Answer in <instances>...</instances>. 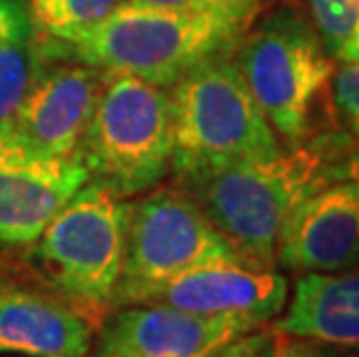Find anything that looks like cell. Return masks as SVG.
<instances>
[{
	"instance_id": "obj_2",
	"label": "cell",
	"mask_w": 359,
	"mask_h": 357,
	"mask_svg": "<svg viewBox=\"0 0 359 357\" xmlns=\"http://www.w3.org/2000/svg\"><path fill=\"white\" fill-rule=\"evenodd\" d=\"M350 149L341 135L292 144L276 156L236 163L179 179L211 225L250 267H276V241L285 218L304 197L334 184V163Z\"/></svg>"
},
{
	"instance_id": "obj_13",
	"label": "cell",
	"mask_w": 359,
	"mask_h": 357,
	"mask_svg": "<svg viewBox=\"0 0 359 357\" xmlns=\"http://www.w3.org/2000/svg\"><path fill=\"white\" fill-rule=\"evenodd\" d=\"M95 328L51 290L0 281V355L88 357Z\"/></svg>"
},
{
	"instance_id": "obj_21",
	"label": "cell",
	"mask_w": 359,
	"mask_h": 357,
	"mask_svg": "<svg viewBox=\"0 0 359 357\" xmlns=\"http://www.w3.org/2000/svg\"><path fill=\"white\" fill-rule=\"evenodd\" d=\"M271 341L273 332L259 328L232 341L230 346H225L223 351L213 357H271Z\"/></svg>"
},
{
	"instance_id": "obj_20",
	"label": "cell",
	"mask_w": 359,
	"mask_h": 357,
	"mask_svg": "<svg viewBox=\"0 0 359 357\" xmlns=\"http://www.w3.org/2000/svg\"><path fill=\"white\" fill-rule=\"evenodd\" d=\"M30 30L26 7L19 0H0V56Z\"/></svg>"
},
{
	"instance_id": "obj_7",
	"label": "cell",
	"mask_w": 359,
	"mask_h": 357,
	"mask_svg": "<svg viewBox=\"0 0 359 357\" xmlns=\"http://www.w3.org/2000/svg\"><path fill=\"white\" fill-rule=\"evenodd\" d=\"M213 262H241L195 200L177 186L128 202L123 267L114 309L144 304L170 278Z\"/></svg>"
},
{
	"instance_id": "obj_17",
	"label": "cell",
	"mask_w": 359,
	"mask_h": 357,
	"mask_svg": "<svg viewBox=\"0 0 359 357\" xmlns=\"http://www.w3.org/2000/svg\"><path fill=\"white\" fill-rule=\"evenodd\" d=\"M37 40L33 28L0 56V123L12 116L37 74Z\"/></svg>"
},
{
	"instance_id": "obj_12",
	"label": "cell",
	"mask_w": 359,
	"mask_h": 357,
	"mask_svg": "<svg viewBox=\"0 0 359 357\" xmlns=\"http://www.w3.org/2000/svg\"><path fill=\"white\" fill-rule=\"evenodd\" d=\"M88 181L79 154L35 158L0 147V248L33 246Z\"/></svg>"
},
{
	"instance_id": "obj_23",
	"label": "cell",
	"mask_w": 359,
	"mask_h": 357,
	"mask_svg": "<svg viewBox=\"0 0 359 357\" xmlns=\"http://www.w3.org/2000/svg\"><path fill=\"white\" fill-rule=\"evenodd\" d=\"M130 3H142V5H181V3H190V0H130Z\"/></svg>"
},
{
	"instance_id": "obj_1",
	"label": "cell",
	"mask_w": 359,
	"mask_h": 357,
	"mask_svg": "<svg viewBox=\"0 0 359 357\" xmlns=\"http://www.w3.org/2000/svg\"><path fill=\"white\" fill-rule=\"evenodd\" d=\"M266 0H190L181 5L121 3L70 42L37 40L40 56L90 65L170 88L213 56L234 54Z\"/></svg>"
},
{
	"instance_id": "obj_6",
	"label": "cell",
	"mask_w": 359,
	"mask_h": 357,
	"mask_svg": "<svg viewBox=\"0 0 359 357\" xmlns=\"http://www.w3.org/2000/svg\"><path fill=\"white\" fill-rule=\"evenodd\" d=\"M232 56L273 133L299 144L336 70L313 21L292 7L259 14Z\"/></svg>"
},
{
	"instance_id": "obj_22",
	"label": "cell",
	"mask_w": 359,
	"mask_h": 357,
	"mask_svg": "<svg viewBox=\"0 0 359 357\" xmlns=\"http://www.w3.org/2000/svg\"><path fill=\"white\" fill-rule=\"evenodd\" d=\"M334 181H357L359 184V151L350 147L334 163Z\"/></svg>"
},
{
	"instance_id": "obj_9",
	"label": "cell",
	"mask_w": 359,
	"mask_h": 357,
	"mask_svg": "<svg viewBox=\"0 0 359 357\" xmlns=\"http://www.w3.org/2000/svg\"><path fill=\"white\" fill-rule=\"evenodd\" d=\"M255 330L241 321L204 318L163 304H130L104 316L88 357H213Z\"/></svg>"
},
{
	"instance_id": "obj_15",
	"label": "cell",
	"mask_w": 359,
	"mask_h": 357,
	"mask_svg": "<svg viewBox=\"0 0 359 357\" xmlns=\"http://www.w3.org/2000/svg\"><path fill=\"white\" fill-rule=\"evenodd\" d=\"M123 0H28V21L37 40L70 42L97 26Z\"/></svg>"
},
{
	"instance_id": "obj_24",
	"label": "cell",
	"mask_w": 359,
	"mask_h": 357,
	"mask_svg": "<svg viewBox=\"0 0 359 357\" xmlns=\"http://www.w3.org/2000/svg\"><path fill=\"white\" fill-rule=\"evenodd\" d=\"M0 357H10V355H0Z\"/></svg>"
},
{
	"instance_id": "obj_4",
	"label": "cell",
	"mask_w": 359,
	"mask_h": 357,
	"mask_svg": "<svg viewBox=\"0 0 359 357\" xmlns=\"http://www.w3.org/2000/svg\"><path fill=\"white\" fill-rule=\"evenodd\" d=\"M126 209L128 202L88 181L44 227L28 255L49 290L95 330L114 309L123 267Z\"/></svg>"
},
{
	"instance_id": "obj_8",
	"label": "cell",
	"mask_w": 359,
	"mask_h": 357,
	"mask_svg": "<svg viewBox=\"0 0 359 357\" xmlns=\"http://www.w3.org/2000/svg\"><path fill=\"white\" fill-rule=\"evenodd\" d=\"M104 70L72 63L37 72L12 116L0 123V147L35 158H67L79 149Z\"/></svg>"
},
{
	"instance_id": "obj_5",
	"label": "cell",
	"mask_w": 359,
	"mask_h": 357,
	"mask_svg": "<svg viewBox=\"0 0 359 357\" xmlns=\"http://www.w3.org/2000/svg\"><path fill=\"white\" fill-rule=\"evenodd\" d=\"M77 154L90 181L121 200L154 191L172 172L167 90L126 72H104Z\"/></svg>"
},
{
	"instance_id": "obj_11",
	"label": "cell",
	"mask_w": 359,
	"mask_h": 357,
	"mask_svg": "<svg viewBox=\"0 0 359 357\" xmlns=\"http://www.w3.org/2000/svg\"><path fill=\"white\" fill-rule=\"evenodd\" d=\"M276 264L297 274L359 264L357 181H334L290 211L278 232Z\"/></svg>"
},
{
	"instance_id": "obj_16",
	"label": "cell",
	"mask_w": 359,
	"mask_h": 357,
	"mask_svg": "<svg viewBox=\"0 0 359 357\" xmlns=\"http://www.w3.org/2000/svg\"><path fill=\"white\" fill-rule=\"evenodd\" d=\"M313 26L334 63L359 60V0H306Z\"/></svg>"
},
{
	"instance_id": "obj_3",
	"label": "cell",
	"mask_w": 359,
	"mask_h": 357,
	"mask_svg": "<svg viewBox=\"0 0 359 357\" xmlns=\"http://www.w3.org/2000/svg\"><path fill=\"white\" fill-rule=\"evenodd\" d=\"M167 95L177 181L276 156L283 149L232 54L195 65L172 83Z\"/></svg>"
},
{
	"instance_id": "obj_18",
	"label": "cell",
	"mask_w": 359,
	"mask_h": 357,
	"mask_svg": "<svg viewBox=\"0 0 359 357\" xmlns=\"http://www.w3.org/2000/svg\"><path fill=\"white\" fill-rule=\"evenodd\" d=\"M332 93L343 123L359 140V60L341 63L339 70H334Z\"/></svg>"
},
{
	"instance_id": "obj_19",
	"label": "cell",
	"mask_w": 359,
	"mask_h": 357,
	"mask_svg": "<svg viewBox=\"0 0 359 357\" xmlns=\"http://www.w3.org/2000/svg\"><path fill=\"white\" fill-rule=\"evenodd\" d=\"M271 357H357V355L341 351V348L320 344V341H313V339L273 332Z\"/></svg>"
},
{
	"instance_id": "obj_14",
	"label": "cell",
	"mask_w": 359,
	"mask_h": 357,
	"mask_svg": "<svg viewBox=\"0 0 359 357\" xmlns=\"http://www.w3.org/2000/svg\"><path fill=\"white\" fill-rule=\"evenodd\" d=\"M269 330L359 355V264L299 274L292 297Z\"/></svg>"
},
{
	"instance_id": "obj_10",
	"label": "cell",
	"mask_w": 359,
	"mask_h": 357,
	"mask_svg": "<svg viewBox=\"0 0 359 357\" xmlns=\"http://www.w3.org/2000/svg\"><path fill=\"white\" fill-rule=\"evenodd\" d=\"M287 297L290 283L276 269L213 262L170 278L144 304H163L186 314L264 328L283 314Z\"/></svg>"
}]
</instances>
